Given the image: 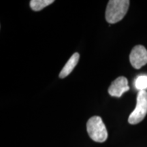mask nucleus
I'll return each instance as SVG.
<instances>
[{"instance_id": "2", "label": "nucleus", "mask_w": 147, "mask_h": 147, "mask_svg": "<svg viewBox=\"0 0 147 147\" xmlns=\"http://www.w3.org/2000/svg\"><path fill=\"white\" fill-rule=\"evenodd\" d=\"M87 130L89 137L97 142H104L108 138V131L102 118L92 117L87 123Z\"/></svg>"}, {"instance_id": "7", "label": "nucleus", "mask_w": 147, "mask_h": 147, "mask_svg": "<svg viewBox=\"0 0 147 147\" xmlns=\"http://www.w3.org/2000/svg\"><path fill=\"white\" fill-rule=\"evenodd\" d=\"M54 1V0H32L30 1V7L33 10L40 11L52 4Z\"/></svg>"}, {"instance_id": "3", "label": "nucleus", "mask_w": 147, "mask_h": 147, "mask_svg": "<svg viewBox=\"0 0 147 147\" xmlns=\"http://www.w3.org/2000/svg\"><path fill=\"white\" fill-rule=\"evenodd\" d=\"M147 114V92L140 91L138 93L137 103L135 109L128 119L129 123L136 125L142 121Z\"/></svg>"}, {"instance_id": "5", "label": "nucleus", "mask_w": 147, "mask_h": 147, "mask_svg": "<svg viewBox=\"0 0 147 147\" xmlns=\"http://www.w3.org/2000/svg\"><path fill=\"white\" fill-rule=\"evenodd\" d=\"M129 90L128 80L125 77L120 76L116 78L108 88V93L113 97H120L125 92Z\"/></svg>"}, {"instance_id": "4", "label": "nucleus", "mask_w": 147, "mask_h": 147, "mask_svg": "<svg viewBox=\"0 0 147 147\" xmlns=\"http://www.w3.org/2000/svg\"><path fill=\"white\" fill-rule=\"evenodd\" d=\"M129 61L135 69H140L147 63V50L142 45L133 48L129 55Z\"/></svg>"}, {"instance_id": "8", "label": "nucleus", "mask_w": 147, "mask_h": 147, "mask_svg": "<svg viewBox=\"0 0 147 147\" xmlns=\"http://www.w3.org/2000/svg\"><path fill=\"white\" fill-rule=\"evenodd\" d=\"M135 87L140 91H145L147 89V75H140L135 80Z\"/></svg>"}, {"instance_id": "6", "label": "nucleus", "mask_w": 147, "mask_h": 147, "mask_svg": "<svg viewBox=\"0 0 147 147\" xmlns=\"http://www.w3.org/2000/svg\"><path fill=\"white\" fill-rule=\"evenodd\" d=\"M79 59H80V55L78 53H75L74 54L72 55V56L67 61V62L59 74V78H64L66 76H68L69 74L73 71L74 67H76L79 61Z\"/></svg>"}, {"instance_id": "1", "label": "nucleus", "mask_w": 147, "mask_h": 147, "mask_svg": "<svg viewBox=\"0 0 147 147\" xmlns=\"http://www.w3.org/2000/svg\"><path fill=\"white\" fill-rule=\"evenodd\" d=\"M130 1L128 0H110L106 10V20L115 24L121 21L127 12Z\"/></svg>"}]
</instances>
